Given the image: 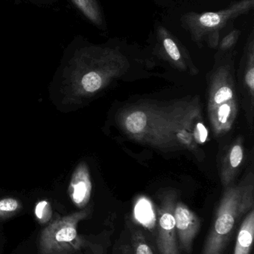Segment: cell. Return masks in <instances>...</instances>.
<instances>
[{
    "label": "cell",
    "mask_w": 254,
    "mask_h": 254,
    "mask_svg": "<svg viewBox=\"0 0 254 254\" xmlns=\"http://www.w3.org/2000/svg\"><path fill=\"white\" fill-rule=\"evenodd\" d=\"M33 1H35L36 2L46 3L49 2V1H52V0H33Z\"/></svg>",
    "instance_id": "cell-19"
},
{
    "label": "cell",
    "mask_w": 254,
    "mask_h": 254,
    "mask_svg": "<svg viewBox=\"0 0 254 254\" xmlns=\"http://www.w3.org/2000/svg\"><path fill=\"white\" fill-rule=\"evenodd\" d=\"M150 32L154 52L161 58L169 61L177 68H185L191 64L186 48L162 22L156 21Z\"/></svg>",
    "instance_id": "cell-8"
},
{
    "label": "cell",
    "mask_w": 254,
    "mask_h": 254,
    "mask_svg": "<svg viewBox=\"0 0 254 254\" xmlns=\"http://www.w3.org/2000/svg\"><path fill=\"white\" fill-rule=\"evenodd\" d=\"M244 158V149L240 143H236L232 148L228 156L229 167L231 170H236L239 168ZM230 169V170H231Z\"/></svg>",
    "instance_id": "cell-16"
},
{
    "label": "cell",
    "mask_w": 254,
    "mask_h": 254,
    "mask_svg": "<svg viewBox=\"0 0 254 254\" xmlns=\"http://www.w3.org/2000/svg\"><path fill=\"white\" fill-rule=\"evenodd\" d=\"M252 174L238 185L228 186L219 203L202 254H222L237 222L254 206Z\"/></svg>",
    "instance_id": "cell-3"
},
{
    "label": "cell",
    "mask_w": 254,
    "mask_h": 254,
    "mask_svg": "<svg viewBox=\"0 0 254 254\" xmlns=\"http://www.w3.org/2000/svg\"><path fill=\"white\" fill-rule=\"evenodd\" d=\"M200 104L193 101L142 103L125 109L118 123L124 132L140 143L161 149L193 148L199 134L207 137L204 125L195 128L201 117Z\"/></svg>",
    "instance_id": "cell-1"
},
{
    "label": "cell",
    "mask_w": 254,
    "mask_h": 254,
    "mask_svg": "<svg viewBox=\"0 0 254 254\" xmlns=\"http://www.w3.org/2000/svg\"><path fill=\"white\" fill-rule=\"evenodd\" d=\"M78 11L100 31L107 32V22L100 0H70Z\"/></svg>",
    "instance_id": "cell-12"
},
{
    "label": "cell",
    "mask_w": 254,
    "mask_h": 254,
    "mask_svg": "<svg viewBox=\"0 0 254 254\" xmlns=\"http://www.w3.org/2000/svg\"><path fill=\"white\" fill-rule=\"evenodd\" d=\"M254 237V209L244 218L240 226L234 254H251Z\"/></svg>",
    "instance_id": "cell-13"
},
{
    "label": "cell",
    "mask_w": 254,
    "mask_h": 254,
    "mask_svg": "<svg viewBox=\"0 0 254 254\" xmlns=\"http://www.w3.org/2000/svg\"><path fill=\"white\" fill-rule=\"evenodd\" d=\"M89 213V209L86 208L49 224L40 236V254H67L77 249L82 244L78 235V225Z\"/></svg>",
    "instance_id": "cell-6"
},
{
    "label": "cell",
    "mask_w": 254,
    "mask_h": 254,
    "mask_svg": "<svg viewBox=\"0 0 254 254\" xmlns=\"http://www.w3.org/2000/svg\"><path fill=\"white\" fill-rule=\"evenodd\" d=\"M22 208V204L14 198L0 199V220L11 217Z\"/></svg>",
    "instance_id": "cell-14"
},
{
    "label": "cell",
    "mask_w": 254,
    "mask_h": 254,
    "mask_svg": "<svg viewBox=\"0 0 254 254\" xmlns=\"http://www.w3.org/2000/svg\"><path fill=\"white\" fill-rule=\"evenodd\" d=\"M36 218L41 224H46L52 217V211L50 204L47 201H40L34 209Z\"/></svg>",
    "instance_id": "cell-17"
},
{
    "label": "cell",
    "mask_w": 254,
    "mask_h": 254,
    "mask_svg": "<svg viewBox=\"0 0 254 254\" xmlns=\"http://www.w3.org/2000/svg\"><path fill=\"white\" fill-rule=\"evenodd\" d=\"M174 218L179 249L190 254L194 240L201 228V220L187 206L177 201L174 206Z\"/></svg>",
    "instance_id": "cell-9"
},
{
    "label": "cell",
    "mask_w": 254,
    "mask_h": 254,
    "mask_svg": "<svg viewBox=\"0 0 254 254\" xmlns=\"http://www.w3.org/2000/svg\"><path fill=\"white\" fill-rule=\"evenodd\" d=\"M157 4H158V6H165L168 5L169 4L170 1L171 0H153Z\"/></svg>",
    "instance_id": "cell-18"
},
{
    "label": "cell",
    "mask_w": 254,
    "mask_h": 254,
    "mask_svg": "<svg viewBox=\"0 0 254 254\" xmlns=\"http://www.w3.org/2000/svg\"><path fill=\"white\" fill-rule=\"evenodd\" d=\"M176 202L177 195L172 191L166 192L160 196L156 223V244L159 254H180L174 225Z\"/></svg>",
    "instance_id": "cell-7"
},
{
    "label": "cell",
    "mask_w": 254,
    "mask_h": 254,
    "mask_svg": "<svg viewBox=\"0 0 254 254\" xmlns=\"http://www.w3.org/2000/svg\"><path fill=\"white\" fill-rule=\"evenodd\" d=\"M78 48L71 64L81 77L79 85L85 93H95L130 67V61L118 39L104 44L85 42Z\"/></svg>",
    "instance_id": "cell-2"
},
{
    "label": "cell",
    "mask_w": 254,
    "mask_h": 254,
    "mask_svg": "<svg viewBox=\"0 0 254 254\" xmlns=\"http://www.w3.org/2000/svg\"><path fill=\"white\" fill-rule=\"evenodd\" d=\"M254 8V0H235L216 11L186 12L180 16V26L198 47L207 45L216 49L222 33L232 29L236 19L249 14Z\"/></svg>",
    "instance_id": "cell-4"
},
{
    "label": "cell",
    "mask_w": 254,
    "mask_h": 254,
    "mask_svg": "<svg viewBox=\"0 0 254 254\" xmlns=\"http://www.w3.org/2000/svg\"><path fill=\"white\" fill-rule=\"evenodd\" d=\"M92 191L89 173L85 164H81L72 176L69 186V194L73 204L83 208L89 202Z\"/></svg>",
    "instance_id": "cell-11"
},
{
    "label": "cell",
    "mask_w": 254,
    "mask_h": 254,
    "mask_svg": "<svg viewBox=\"0 0 254 254\" xmlns=\"http://www.w3.org/2000/svg\"><path fill=\"white\" fill-rule=\"evenodd\" d=\"M221 62L212 75L208 100L209 119L216 135L231 129L238 111L232 60L226 57Z\"/></svg>",
    "instance_id": "cell-5"
},
{
    "label": "cell",
    "mask_w": 254,
    "mask_h": 254,
    "mask_svg": "<svg viewBox=\"0 0 254 254\" xmlns=\"http://www.w3.org/2000/svg\"><path fill=\"white\" fill-rule=\"evenodd\" d=\"M241 34V30L238 29V28H233L232 29L230 30L228 34L221 38L220 41H219V45H218L219 52H222V53L231 52V51L235 47L236 45L238 43Z\"/></svg>",
    "instance_id": "cell-15"
},
{
    "label": "cell",
    "mask_w": 254,
    "mask_h": 254,
    "mask_svg": "<svg viewBox=\"0 0 254 254\" xmlns=\"http://www.w3.org/2000/svg\"><path fill=\"white\" fill-rule=\"evenodd\" d=\"M113 254H154L143 230L131 222L126 225L122 237L116 242Z\"/></svg>",
    "instance_id": "cell-10"
}]
</instances>
